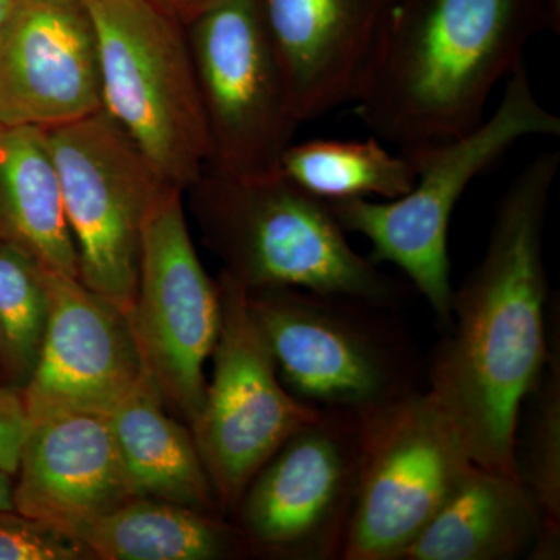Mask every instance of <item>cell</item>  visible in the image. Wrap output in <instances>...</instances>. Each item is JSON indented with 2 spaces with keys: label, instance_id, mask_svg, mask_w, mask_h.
Listing matches in <instances>:
<instances>
[{
  "label": "cell",
  "instance_id": "obj_17",
  "mask_svg": "<svg viewBox=\"0 0 560 560\" xmlns=\"http://www.w3.org/2000/svg\"><path fill=\"white\" fill-rule=\"evenodd\" d=\"M544 530L521 478L471 464L400 560H512Z\"/></svg>",
  "mask_w": 560,
  "mask_h": 560
},
{
  "label": "cell",
  "instance_id": "obj_13",
  "mask_svg": "<svg viewBox=\"0 0 560 560\" xmlns=\"http://www.w3.org/2000/svg\"><path fill=\"white\" fill-rule=\"evenodd\" d=\"M43 276L49 318L35 370L22 390L28 418L108 415L149 374L130 316L75 276L49 270Z\"/></svg>",
  "mask_w": 560,
  "mask_h": 560
},
{
  "label": "cell",
  "instance_id": "obj_15",
  "mask_svg": "<svg viewBox=\"0 0 560 560\" xmlns=\"http://www.w3.org/2000/svg\"><path fill=\"white\" fill-rule=\"evenodd\" d=\"M393 0H259L291 106L302 121L355 103Z\"/></svg>",
  "mask_w": 560,
  "mask_h": 560
},
{
  "label": "cell",
  "instance_id": "obj_11",
  "mask_svg": "<svg viewBox=\"0 0 560 560\" xmlns=\"http://www.w3.org/2000/svg\"><path fill=\"white\" fill-rule=\"evenodd\" d=\"M221 327L212 381L190 429L221 511L291 434L323 410L302 404L280 382L248 308L245 287L221 272Z\"/></svg>",
  "mask_w": 560,
  "mask_h": 560
},
{
  "label": "cell",
  "instance_id": "obj_23",
  "mask_svg": "<svg viewBox=\"0 0 560 560\" xmlns=\"http://www.w3.org/2000/svg\"><path fill=\"white\" fill-rule=\"evenodd\" d=\"M550 357L539 385L530 393L534 410L525 452L517 455L518 478L529 490L545 533L560 536V370Z\"/></svg>",
  "mask_w": 560,
  "mask_h": 560
},
{
  "label": "cell",
  "instance_id": "obj_16",
  "mask_svg": "<svg viewBox=\"0 0 560 560\" xmlns=\"http://www.w3.org/2000/svg\"><path fill=\"white\" fill-rule=\"evenodd\" d=\"M16 475L14 511L73 540L95 518L138 499L105 415L32 422Z\"/></svg>",
  "mask_w": 560,
  "mask_h": 560
},
{
  "label": "cell",
  "instance_id": "obj_26",
  "mask_svg": "<svg viewBox=\"0 0 560 560\" xmlns=\"http://www.w3.org/2000/svg\"><path fill=\"white\" fill-rule=\"evenodd\" d=\"M156 2L173 11L184 24H189L210 0H156Z\"/></svg>",
  "mask_w": 560,
  "mask_h": 560
},
{
  "label": "cell",
  "instance_id": "obj_3",
  "mask_svg": "<svg viewBox=\"0 0 560 560\" xmlns=\"http://www.w3.org/2000/svg\"><path fill=\"white\" fill-rule=\"evenodd\" d=\"M189 190L224 275L246 290H305L383 308L399 301V287L349 245L327 202L282 173L235 178L208 167Z\"/></svg>",
  "mask_w": 560,
  "mask_h": 560
},
{
  "label": "cell",
  "instance_id": "obj_7",
  "mask_svg": "<svg viewBox=\"0 0 560 560\" xmlns=\"http://www.w3.org/2000/svg\"><path fill=\"white\" fill-rule=\"evenodd\" d=\"M375 411L323 410L280 445L235 504L245 547L341 559Z\"/></svg>",
  "mask_w": 560,
  "mask_h": 560
},
{
  "label": "cell",
  "instance_id": "obj_30",
  "mask_svg": "<svg viewBox=\"0 0 560 560\" xmlns=\"http://www.w3.org/2000/svg\"><path fill=\"white\" fill-rule=\"evenodd\" d=\"M0 131H2V127H0Z\"/></svg>",
  "mask_w": 560,
  "mask_h": 560
},
{
  "label": "cell",
  "instance_id": "obj_5",
  "mask_svg": "<svg viewBox=\"0 0 560 560\" xmlns=\"http://www.w3.org/2000/svg\"><path fill=\"white\" fill-rule=\"evenodd\" d=\"M101 60L103 110L153 171L189 190L212 161L187 27L156 0H84Z\"/></svg>",
  "mask_w": 560,
  "mask_h": 560
},
{
  "label": "cell",
  "instance_id": "obj_25",
  "mask_svg": "<svg viewBox=\"0 0 560 560\" xmlns=\"http://www.w3.org/2000/svg\"><path fill=\"white\" fill-rule=\"evenodd\" d=\"M31 425L22 393L0 389V470L16 475Z\"/></svg>",
  "mask_w": 560,
  "mask_h": 560
},
{
  "label": "cell",
  "instance_id": "obj_9",
  "mask_svg": "<svg viewBox=\"0 0 560 560\" xmlns=\"http://www.w3.org/2000/svg\"><path fill=\"white\" fill-rule=\"evenodd\" d=\"M186 27L212 139L209 167L235 178L278 175L301 121L259 0H210Z\"/></svg>",
  "mask_w": 560,
  "mask_h": 560
},
{
  "label": "cell",
  "instance_id": "obj_2",
  "mask_svg": "<svg viewBox=\"0 0 560 560\" xmlns=\"http://www.w3.org/2000/svg\"><path fill=\"white\" fill-rule=\"evenodd\" d=\"M544 27V0H393L357 116L400 151L474 130Z\"/></svg>",
  "mask_w": 560,
  "mask_h": 560
},
{
  "label": "cell",
  "instance_id": "obj_28",
  "mask_svg": "<svg viewBox=\"0 0 560 560\" xmlns=\"http://www.w3.org/2000/svg\"><path fill=\"white\" fill-rule=\"evenodd\" d=\"M18 2L20 0H0V36H2L3 28H5L7 22H9Z\"/></svg>",
  "mask_w": 560,
  "mask_h": 560
},
{
  "label": "cell",
  "instance_id": "obj_19",
  "mask_svg": "<svg viewBox=\"0 0 560 560\" xmlns=\"http://www.w3.org/2000/svg\"><path fill=\"white\" fill-rule=\"evenodd\" d=\"M105 416L136 495L208 514L220 510L191 430L165 412V401L150 374Z\"/></svg>",
  "mask_w": 560,
  "mask_h": 560
},
{
  "label": "cell",
  "instance_id": "obj_8",
  "mask_svg": "<svg viewBox=\"0 0 560 560\" xmlns=\"http://www.w3.org/2000/svg\"><path fill=\"white\" fill-rule=\"evenodd\" d=\"M79 279L130 315L147 213L165 186L105 110L46 130Z\"/></svg>",
  "mask_w": 560,
  "mask_h": 560
},
{
  "label": "cell",
  "instance_id": "obj_21",
  "mask_svg": "<svg viewBox=\"0 0 560 560\" xmlns=\"http://www.w3.org/2000/svg\"><path fill=\"white\" fill-rule=\"evenodd\" d=\"M280 173L324 202L396 200L416 183L411 161L401 151L390 153L374 138L291 143L280 160Z\"/></svg>",
  "mask_w": 560,
  "mask_h": 560
},
{
  "label": "cell",
  "instance_id": "obj_1",
  "mask_svg": "<svg viewBox=\"0 0 560 560\" xmlns=\"http://www.w3.org/2000/svg\"><path fill=\"white\" fill-rule=\"evenodd\" d=\"M560 154L523 168L497 208L480 264L453 293L451 323L434 350L429 393L470 459L518 477L522 408L550 361L545 224Z\"/></svg>",
  "mask_w": 560,
  "mask_h": 560
},
{
  "label": "cell",
  "instance_id": "obj_20",
  "mask_svg": "<svg viewBox=\"0 0 560 560\" xmlns=\"http://www.w3.org/2000/svg\"><path fill=\"white\" fill-rule=\"evenodd\" d=\"M77 540L106 560H212L245 547L237 528L208 512L138 497L95 518Z\"/></svg>",
  "mask_w": 560,
  "mask_h": 560
},
{
  "label": "cell",
  "instance_id": "obj_6",
  "mask_svg": "<svg viewBox=\"0 0 560 560\" xmlns=\"http://www.w3.org/2000/svg\"><path fill=\"white\" fill-rule=\"evenodd\" d=\"M246 298L280 382L302 404L374 411L419 390L405 337L383 319L389 308L296 289Z\"/></svg>",
  "mask_w": 560,
  "mask_h": 560
},
{
  "label": "cell",
  "instance_id": "obj_22",
  "mask_svg": "<svg viewBox=\"0 0 560 560\" xmlns=\"http://www.w3.org/2000/svg\"><path fill=\"white\" fill-rule=\"evenodd\" d=\"M49 318L43 270L24 250L0 241L2 357L18 382H27L38 361Z\"/></svg>",
  "mask_w": 560,
  "mask_h": 560
},
{
  "label": "cell",
  "instance_id": "obj_14",
  "mask_svg": "<svg viewBox=\"0 0 560 560\" xmlns=\"http://www.w3.org/2000/svg\"><path fill=\"white\" fill-rule=\"evenodd\" d=\"M103 110L84 0H20L0 36V127L49 130Z\"/></svg>",
  "mask_w": 560,
  "mask_h": 560
},
{
  "label": "cell",
  "instance_id": "obj_24",
  "mask_svg": "<svg viewBox=\"0 0 560 560\" xmlns=\"http://www.w3.org/2000/svg\"><path fill=\"white\" fill-rule=\"evenodd\" d=\"M90 551L60 530L16 511L0 514V560H75Z\"/></svg>",
  "mask_w": 560,
  "mask_h": 560
},
{
  "label": "cell",
  "instance_id": "obj_29",
  "mask_svg": "<svg viewBox=\"0 0 560 560\" xmlns=\"http://www.w3.org/2000/svg\"><path fill=\"white\" fill-rule=\"evenodd\" d=\"M3 353V337H2V330H0V359H2Z\"/></svg>",
  "mask_w": 560,
  "mask_h": 560
},
{
  "label": "cell",
  "instance_id": "obj_4",
  "mask_svg": "<svg viewBox=\"0 0 560 560\" xmlns=\"http://www.w3.org/2000/svg\"><path fill=\"white\" fill-rule=\"evenodd\" d=\"M560 119L534 94L525 62L506 80L492 116L456 138L401 153L416 171L412 189L396 200L327 202L342 230L371 242L375 265L393 264L429 302L442 327L451 323L455 289L448 228L467 187L526 138H556Z\"/></svg>",
  "mask_w": 560,
  "mask_h": 560
},
{
  "label": "cell",
  "instance_id": "obj_12",
  "mask_svg": "<svg viewBox=\"0 0 560 560\" xmlns=\"http://www.w3.org/2000/svg\"><path fill=\"white\" fill-rule=\"evenodd\" d=\"M471 464L429 390L375 411L341 559L400 560Z\"/></svg>",
  "mask_w": 560,
  "mask_h": 560
},
{
  "label": "cell",
  "instance_id": "obj_27",
  "mask_svg": "<svg viewBox=\"0 0 560 560\" xmlns=\"http://www.w3.org/2000/svg\"><path fill=\"white\" fill-rule=\"evenodd\" d=\"M14 511L13 475L0 470V514Z\"/></svg>",
  "mask_w": 560,
  "mask_h": 560
},
{
  "label": "cell",
  "instance_id": "obj_10",
  "mask_svg": "<svg viewBox=\"0 0 560 560\" xmlns=\"http://www.w3.org/2000/svg\"><path fill=\"white\" fill-rule=\"evenodd\" d=\"M183 194L165 186L147 213L128 316L162 399L191 425L208 386L206 363L219 340L221 294L191 242Z\"/></svg>",
  "mask_w": 560,
  "mask_h": 560
},
{
  "label": "cell",
  "instance_id": "obj_18",
  "mask_svg": "<svg viewBox=\"0 0 560 560\" xmlns=\"http://www.w3.org/2000/svg\"><path fill=\"white\" fill-rule=\"evenodd\" d=\"M0 241L24 250L43 270L79 278L60 176L43 128L0 131Z\"/></svg>",
  "mask_w": 560,
  "mask_h": 560
}]
</instances>
